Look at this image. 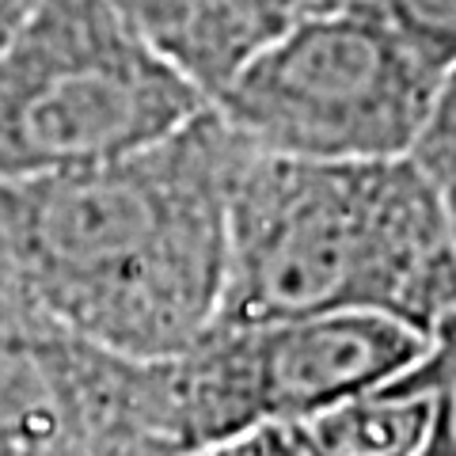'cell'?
<instances>
[{
  "instance_id": "1",
  "label": "cell",
  "mask_w": 456,
  "mask_h": 456,
  "mask_svg": "<svg viewBox=\"0 0 456 456\" xmlns=\"http://www.w3.org/2000/svg\"><path fill=\"white\" fill-rule=\"evenodd\" d=\"M240 137L209 110L107 164L0 183V281L42 320L149 365L217 327Z\"/></svg>"
},
{
  "instance_id": "2",
  "label": "cell",
  "mask_w": 456,
  "mask_h": 456,
  "mask_svg": "<svg viewBox=\"0 0 456 456\" xmlns=\"http://www.w3.org/2000/svg\"><path fill=\"white\" fill-rule=\"evenodd\" d=\"M365 312L426 342L456 316V244L422 171L289 160L240 141L217 327Z\"/></svg>"
},
{
  "instance_id": "3",
  "label": "cell",
  "mask_w": 456,
  "mask_h": 456,
  "mask_svg": "<svg viewBox=\"0 0 456 456\" xmlns=\"http://www.w3.org/2000/svg\"><path fill=\"white\" fill-rule=\"evenodd\" d=\"M202 110L209 99L110 0H38L0 61V183L118 160Z\"/></svg>"
},
{
  "instance_id": "4",
  "label": "cell",
  "mask_w": 456,
  "mask_h": 456,
  "mask_svg": "<svg viewBox=\"0 0 456 456\" xmlns=\"http://www.w3.org/2000/svg\"><path fill=\"white\" fill-rule=\"evenodd\" d=\"M422 335L365 312L213 327L191 350L134 365L137 411L171 456L285 430L407 373Z\"/></svg>"
},
{
  "instance_id": "5",
  "label": "cell",
  "mask_w": 456,
  "mask_h": 456,
  "mask_svg": "<svg viewBox=\"0 0 456 456\" xmlns=\"http://www.w3.org/2000/svg\"><path fill=\"white\" fill-rule=\"evenodd\" d=\"M411 42L358 0L285 27L213 95L244 145L289 160H399L441 88Z\"/></svg>"
},
{
  "instance_id": "6",
  "label": "cell",
  "mask_w": 456,
  "mask_h": 456,
  "mask_svg": "<svg viewBox=\"0 0 456 456\" xmlns=\"http://www.w3.org/2000/svg\"><path fill=\"white\" fill-rule=\"evenodd\" d=\"M342 0H110V8L209 103L285 27Z\"/></svg>"
},
{
  "instance_id": "7",
  "label": "cell",
  "mask_w": 456,
  "mask_h": 456,
  "mask_svg": "<svg viewBox=\"0 0 456 456\" xmlns=\"http://www.w3.org/2000/svg\"><path fill=\"white\" fill-rule=\"evenodd\" d=\"M434 422V388L422 369L411 365L407 373L285 426L281 434L297 456H426Z\"/></svg>"
},
{
  "instance_id": "8",
  "label": "cell",
  "mask_w": 456,
  "mask_h": 456,
  "mask_svg": "<svg viewBox=\"0 0 456 456\" xmlns=\"http://www.w3.org/2000/svg\"><path fill=\"white\" fill-rule=\"evenodd\" d=\"M407 160L430 183V191L452 232V244H456V69H449L441 77L430 118H426L419 141L411 145Z\"/></svg>"
},
{
  "instance_id": "9",
  "label": "cell",
  "mask_w": 456,
  "mask_h": 456,
  "mask_svg": "<svg viewBox=\"0 0 456 456\" xmlns=\"http://www.w3.org/2000/svg\"><path fill=\"white\" fill-rule=\"evenodd\" d=\"M441 73L456 69V0H358Z\"/></svg>"
},
{
  "instance_id": "10",
  "label": "cell",
  "mask_w": 456,
  "mask_h": 456,
  "mask_svg": "<svg viewBox=\"0 0 456 456\" xmlns=\"http://www.w3.org/2000/svg\"><path fill=\"white\" fill-rule=\"evenodd\" d=\"M419 369L430 380L434 403H437L434 441L426 456H456V316H449L434 331Z\"/></svg>"
},
{
  "instance_id": "11",
  "label": "cell",
  "mask_w": 456,
  "mask_h": 456,
  "mask_svg": "<svg viewBox=\"0 0 456 456\" xmlns=\"http://www.w3.org/2000/svg\"><path fill=\"white\" fill-rule=\"evenodd\" d=\"M38 0H0V61L8 57V50L16 46L20 31L27 27V20H31Z\"/></svg>"
}]
</instances>
